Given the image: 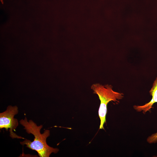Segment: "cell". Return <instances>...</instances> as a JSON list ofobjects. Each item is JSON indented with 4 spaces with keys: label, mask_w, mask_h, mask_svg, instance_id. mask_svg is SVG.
Wrapping results in <instances>:
<instances>
[{
    "label": "cell",
    "mask_w": 157,
    "mask_h": 157,
    "mask_svg": "<svg viewBox=\"0 0 157 157\" xmlns=\"http://www.w3.org/2000/svg\"><path fill=\"white\" fill-rule=\"evenodd\" d=\"M19 122L28 133H31L34 137L33 141L25 139L20 142L22 145L25 144L27 147L35 151L40 157H49L52 153L56 154L59 151L58 149L51 147L47 143V138L50 135L49 130H45L41 134L40 131L42 125L38 126L32 120L28 121L26 117L24 119H21Z\"/></svg>",
    "instance_id": "6da1fadb"
},
{
    "label": "cell",
    "mask_w": 157,
    "mask_h": 157,
    "mask_svg": "<svg viewBox=\"0 0 157 157\" xmlns=\"http://www.w3.org/2000/svg\"><path fill=\"white\" fill-rule=\"evenodd\" d=\"M91 88L94 93L98 95L100 101L98 111L100 120L99 129H104V126L106 122L108 104L111 101L118 103L119 100L124 97V94L113 90V86L110 85H103L99 83L94 84L92 85Z\"/></svg>",
    "instance_id": "7a4b0ae2"
},
{
    "label": "cell",
    "mask_w": 157,
    "mask_h": 157,
    "mask_svg": "<svg viewBox=\"0 0 157 157\" xmlns=\"http://www.w3.org/2000/svg\"><path fill=\"white\" fill-rule=\"evenodd\" d=\"M17 107L16 106H9L6 110L0 113V129L5 128L6 131L9 129L10 136L12 138L25 139L19 136L13 132L18 125V120L14 116L18 113Z\"/></svg>",
    "instance_id": "3957f363"
},
{
    "label": "cell",
    "mask_w": 157,
    "mask_h": 157,
    "mask_svg": "<svg viewBox=\"0 0 157 157\" xmlns=\"http://www.w3.org/2000/svg\"><path fill=\"white\" fill-rule=\"evenodd\" d=\"M149 92L152 97L149 102L143 105L133 106L134 109L137 112L142 111L144 114H145L147 112L150 111L151 109L153 108V106L155 103L157 102V76L154 81Z\"/></svg>",
    "instance_id": "277c9868"
},
{
    "label": "cell",
    "mask_w": 157,
    "mask_h": 157,
    "mask_svg": "<svg viewBox=\"0 0 157 157\" xmlns=\"http://www.w3.org/2000/svg\"><path fill=\"white\" fill-rule=\"evenodd\" d=\"M147 141L149 144L157 142V132L152 134L148 137Z\"/></svg>",
    "instance_id": "5b68a950"
},
{
    "label": "cell",
    "mask_w": 157,
    "mask_h": 157,
    "mask_svg": "<svg viewBox=\"0 0 157 157\" xmlns=\"http://www.w3.org/2000/svg\"><path fill=\"white\" fill-rule=\"evenodd\" d=\"M156 157H157V156H156Z\"/></svg>",
    "instance_id": "8992f818"
}]
</instances>
